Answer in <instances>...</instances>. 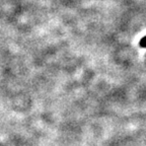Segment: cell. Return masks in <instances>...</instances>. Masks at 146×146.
Listing matches in <instances>:
<instances>
[{
	"instance_id": "1",
	"label": "cell",
	"mask_w": 146,
	"mask_h": 146,
	"mask_svg": "<svg viewBox=\"0 0 146 146\" xmlns=\"http://www.w3.org/2000/svg\"><path fill=\"white\" fill-rule=\"evenodd\" d=\"M140 45H141L142 47H146V36H144L143 39L141 40V43H140Z\"/></svg>"
}]
</instances>
